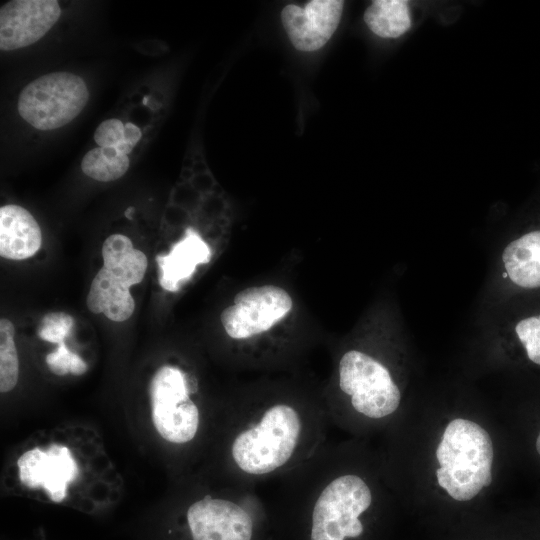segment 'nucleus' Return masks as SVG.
I'll return each instance as SVG.
<instances>
[{"label": "nucleus", "mask_w": 540, "mask_h": 540, "mask_svg": "<svg viewBox=\"0 0 540 540\" xmlns=\"http://www.w3.org/2000/svg\"><path fill=\"white\" fill-rule=\"evenodd\" d=\"M322 398L248 396L230 413L226 457L231 482L251 487L289 473L327 443Z\"/></svg>", "instance_id": "nucleus-1"}, {"label": "nucleus", "mask_w": 540, "mask_h": 540, "mask_svg": "<svg viewBox=\"0 0 540 540\" xmlns=\"http://www.w3.org/2000/svg\"><path fill=\"white\" fill-rule=\"evenodd\" d=\"M341 455L326 443L274 481L275 494L266 500L277 540H368L373 492L343 467Z\"/></svg>", "instance_id": "nucleus-2"}, {"label": "nucleus", "mask_w": 540, "mask_h": 540, "mask_svg": "<svg viewBox=\"0 0 540 540\" xmlns=\"http://www.w3.org/2000/svg\"><path fill=\"white\" fill-rule=\"evenodd\" d=\"M195 380L179 367L164 365L154 374L149 387L152 420L159 435L176 445H186L198 435L201 412L192 398Z\"/></svg>", "instance_id": "nucleus-3"}, {"label": "nucleus", "mask_w": 540, "mask_h": 540, "mask_svg": "<svg viewBox=\"0 0 540 540\" xmlns=\"http://www.w3.org/2000/svg\"><path fill=\"white\" fill-rule=\"evenodd\" d=\"M337 373L338 389L356 414L380 420L398 409L400 390L387 367L372 356L348 350L340 357Z\"/></svg>", "instance_id": "nucleus-4"}, {"label": "nucleus", "mask_w": 540, "mask_h": 540, "mask_svg": "<svg viewBox=\"0 0 540 540\" xmlns=\"http://www.w3.org/2000/svg\"><path fill=\"white\" fill-rule=\"evenodd\" d=\"M88 99L89 92L82 78L69 72H54L23 88L18 99V112L36 129L49 131L76 118Z\"/></svg>", "instance_id": "nucleus-5"}, {"label": "nucleus", "mask_w": 540, "mask_h": 540, "mask_svg": "<svg viewBox=\"0 0 540 540\" xmlns=\"http://www.w3.org/2000/svg\"><path fill=\"white\" fill-rule=\"evenodd\" d=\"M291 296L274 285L249 287L238 292L233 305L221 313L227 335L235 340H246L272 328L292 309Z\"/></svg>", "instance_id": "nucleus-6"}, {"label": "nucleus", "mask_w": 540, "mask_h": 540, "mask_svg": "<svg viewBox=\"0 0 540 540\" xmlns=\"http://www.w3.org/2000/svg\"><path fill=\"white\" fill-rule=\"evenodd\" d=\"M17 466L23 485L31 489L42 487L56 503L65 499L68 485L79 472L70 449L56 443L47 450L33 448L26 451L19 457Z\"/></svg>", "instance_id": "nucleus-7"}, {"label": "nucleus", "mask_w": 540, "mask_h": 540, "mask_svg": "<svg viewBox=\"0 0 540 540\" xmlns=\"http://www.w3.org/2000/svg\"><path fill=\"white\" fill-rule=\"evenodd\" d=\"M55 0H12L0 9V49L11 51L40 40L58 21Z\"/></svg>", "instance_id": "nucleus-8"}, {"label": "nucleus", "mask_w": 540, "mask_h": 540, "mask_svg": "<svg viewBox=\"0 0 540 540\" xmlns=\"http://www.w3.org/2000/svg\"><path fill=\"white\" fill-rule=\"evenodd\" d=\"M343 5L340 0H312L304 7L285 6L281 21L293 46L305 52L323 47L339 25Z\"/></svg>", "instance_id": "nucleus-9"}, {"label": "nucleus", "mask_w": 540, "mask_h": 540, "mask_svg": "<svg viewBox=\"0 0 540 540\" xmlns=\"http://www.w3.org/2000/svg\"><path fill=\"white\" fill-rule=\"evenodd\" d=\"M211 259V250L207 243L192 228H187L184 237L172 245L168 254L156 257L158 280L162 288L175 292L189 280L199 264H206Z\"/></svg>", "instance_id": "nucleus-10"}, {"label": "nucleus", "mask_w": 540, "mask_h": 540, "mask_svg": "<svg viewBox=\"0 0 540 540\" xmlns=\"http://www.w3.org/2000/svg\"><path fill=\"white\" fill-rule=\"evenodd\" d=\"M41 244V229L29 211L15 204L0 208V255L3 258H30Z\"/></svg>", "instance_id": "nucleus-11"}, {"label": "nucleus", "mask_w": 540, "mask_h": 540, "mask_svg": "<svg viewBox=\"0 0 540 540\" xmlns=\"http://www.w3.org/2000/svg\"><path fill=\"white\" fill-rule=\"evenodd\" d=\"M129 288L102 267L92 280L86 298L87 307L95 314L103 313L112 321L123 322L131 317L135 308Z\"/></svg>", "instance_id": "nucleus-12"}, {"label": "nucleus", "mask_w": 540, "mask_h": 540, "mask_svg": "<svg viewBox=\"0 0 540 540\" xmlns=\"http://www.w3.org/2000/svg\"><path fill=\"white\" fill-rule=\"evenodd\" d=\"M506 273L516 285L540 287V230L529 232L509 243L502 254Z\"/></svg>", "instance_id": "nucleus-13"}, {"label": "nucleus", "mask_w": 540, "mask_h": 540, "mask_svg": "<svg viewBox=\"0 0 540 540\" xmlns=\"http://www.w3.org/2000/svg\"><path fill=\"white\" fill-rule=\"evenodd\" d=\"M102 258L103 267L129 287L143 280L148 266L146 255L121 234L106 238L102 245Z\"/></svg>", "instance_id": "nucleus-14"}, {"label": "nucleus", "mask_w": 540, "mask_h": 540, "mask_svg": "<svg viewBox=\"0 0 540 540\" xmlns=\"http://www.w3.org/2000/svg\"><path fill=\"white\" fill-rule=\"evenodd\" d=\"M369 29L383 38H397L411 26L409 7L404 0H376L366 9Z\"/></svg>", "instance_id": "nucleus-15"}, {"label": "nucleus", "mask_w": 540, "mask_h": 540, "mask_svg": "<svg viewBox=\"0 0 540 540\" xmlns=\"http://www.w3.org/2000/svg\"><path fill=\"white\" fill-rule=\"evenodd\" d=\"M128 155L111 147H98L88 151L82 159L81 169L88 177L102 182L121 178L129 168Z\"/></svg>", "instance_id": "nucleus-16"}, {"label": "nucleus", "mask_w": 540, "mask_h": 540, "mask_svg": "<svg viewBox=\"0 0 540 540\" xmlns=\"http://www.w3.org/2000/svg\"><path fill=\"white\" fill-rule=\"evenodd\" d=\"M142 132L133 123H123L110 118L101 122L94 132V140L99 147H111L128 155L140 141Z\"/></svg>", "instance_id": "nucleus-17"}, {"label": "nucleus", "mask_w": 540, "mask_h": 540, "mask_svg": "<svg viewBox=\"0 0 540 540\" xmlns=\"http://www.w3.org/2000/svg\"><path fill=\"white\" fill-rule=\"evenodd\" d=\"M14 325L6 318L0 320V391H11L18 382L19 360L14 342Z\"/></svg>", "instance_id": "nucleus-18"}, {"label": "nucleus", "mask_w": 540, "mask_h": 540, "mask_svg": "<svg viewBox=\"0 0 540 540\" xmlns=\"http://www.w3.org/2000/svg\"><path fill=\"white\" fill-rule=\"evenodd\" d=\"M73 325L74 319L71 315L50 312L41 319L37 333L45 341L60 344L69 336Z\"/></svg>", "instance_id": "nucleus-19"}, {"label": "nucleus", "mask_w": 540, "mask_h": 540, "mask_svg": "<svg viewBox=\"0 0 540 540\" xmlns=\"http://www.w3.org/2000/svg\"><path fill=\"white\" fill-rule=\"evenodd\" d=\"M45 361L49 369L56 375L64 376L68 373L79 376L87 371V364L82 358L70 351L65 342L58 344V348L47 354Z\"/></svg>", "instance_id": "nucleus-20"}, {"label": "nucleus", "mask_w": 540, "mask_h": 540, "mask_svg": "<svg viewBox=\"0 0 540 540\" xmlns=\"http://www.w3.org/2000/svg\"><path fill=\"white\" fill-rule=\"evenodd\" d=\"M528 358L540 365V316L522 319L515 327Z\"/></svg>", "instance_id": "nucleus-21"}, {"label": "nucleus", "mask_w": 540, "mask_h": 540, "mask_svg": "<svg viewBox=\"0 0 540 540\" xmlns=\"http://www.w3.org/2000/svg\"><path fill=\"white\" fill-rule=\"evenodd\" d=\"M536 450L540 455V433H539V435L537 437V440H536Z\"/></svg>", "instance_id": "nucleus-22"}]
</instances>
